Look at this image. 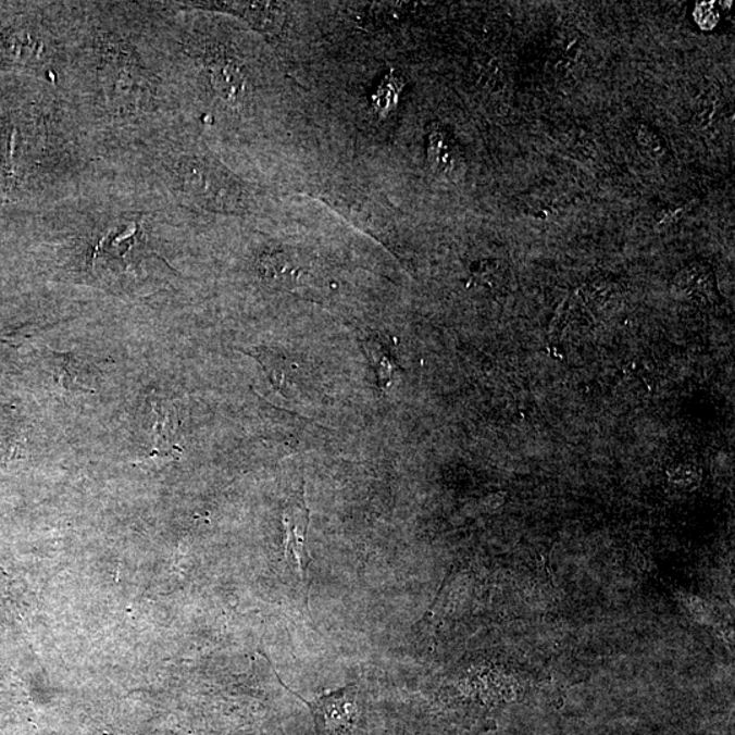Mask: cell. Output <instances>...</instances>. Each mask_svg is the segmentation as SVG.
Returning a JSON list of instances; mask_svg holds the SVG:
<instances>
[{"label": "cell", "mask_w": 735, "mask_h": 735, "mask_svg": "<svg viewBox=\"0 0 735 735\" xmlns=\"http://www.w3.org/2000/svg\"><path fill=\"white\" fill-rule=\"evenodd\" d=\"M180 428L178 412L171 402H153L150 418V435L159 452H170L176 446Z\"/></svg>", "instance_id": "obj_4"}, {"label": "cell", "mask_w": 735, "mask_h": 735, "mask_svg": "<svg viewBox=\"0 0 735 735\" xmlns=\"http://www.w3.org/2000/svg\"><path fill=\"white\" fill-rule=\"evenodd\" d=\"M357 688L354 685L323 695L315 702H308L315 718L317 735H344L353 727L357 713Z\"/></svg>", "instance_id": "obj_2"}, {"label": "cell", "mask_w": 735, "mask_h": 735, "mask_svg": "<svg viewBox=\"0 0 735 735\" xmlns=\"http://www.w3.org/2000/svg\"><path fill=\"white\" fill-rule=\"evenodd\" d=\"M429 157L437 172H451L458 162L456 144L446 133L436 132L431 135Z\"/></svg>", "instance_id": "obj_7"}, {"label": "cell", "mask_w": 735, "mask_h": 735, "mask_svg": "<svg viewBox=\"0 0 735 735\" xmlns=\"http://www.w3.org/2000/svg\"><path fill=\"white\" fill-rule=\"evenodd\" d=\"M182 178L184 190L204 208L239 212L245 207L240 184L224 167L208 161H186L182 166Z\"/></svg>", "instance_id": "obj_1"}, {"label": "cell", "mask_w": 735, "mask_h": 735, "mask_svg": "<svg viewBox=\"0 0 735 735\" xmlns=\"http://www.w3.org/2000/svg\"><path fill=\"white\" fill-rule=\"evenodd\" d=\"M212 84L224 100L237 102L246 91V78L241 70L231 61H217L210 66Z\"/></svg>", "instance_id": "obj_5"}, {"label": "cell", "mask_w": 735, "mask_h": 735, "mask_svg": "<svg viewBox=\"0 0 735 735\" xmlns=\"http://www.w3.org/2000/svg\"><path fill=\"white\" fill-rule=\"evenodd\" d=\"M718 12L713 3H699L695 10V20L701 29L711 30L718 24Z\"/></svg>", "instance_id": "obj_11"}, {"label": "cell", "mask_w": 735, "mask_h": 735, "mask_svg": "<svg viewBox=\"0 0 735 735\" xmlns=\"http://www.w3.org/2000/svg\"><path fill=\"white\" fill-rule=\"evenodd\" d=\"M636 142L652 160L663 161L668 157V144L663 135L650 124H640L636 128Z\"/></svg>", "instance_id": "obj_10"}, {"label": "cell", "mask_w": 735, "mask_h": 735, "mask_svg": "<svg viewBox=\"0 0 735 735\" xmlns=\"http://www.w3.org/2000/svg\"><path fill=\"white\" fill-rule=\"evenodd\" d=\"M677 288L692 300L710 301L715 295V278L710 269L696 263L678 274Z\"/></svg>", "instance_id": "obj_6"}, {"label": "cell", "mask_w": 735, "mask_h": 735, "mask_svg": "<svg viewBox=\"0 0 735 735\" xmlns=\"http://www.w3.org/2000/svg\"><path fill=\"white\" fill-rule=\"evenodd\" d=\"M285 526V556L290 566L299 570L302 577L306 576L308 565L311 563L308 556L306 538L310 511L306 506L304 490L296 494L285 507L283 515Z\"/></svg>", "instance_id": "obj_3"}, {"label": "cell", "mask_w": 735, "mask_h": 735, "mask_svg": "<svg viewBox=\"0 0 735 735\" xmlns=\"http://www.w3.org/2000/svg\"><path fill=\"white\" fill-rule=\"evenodd\" d=\"M78 362L70 354H57V375L59 386L68 391L94 393L89 385L80 381V370Z\"/></svg>", "instance_id": "obj_9"}, {"label": "cell", "mask_w": 735, "mask_h": 735, "mask_svg": "<svg viewBox=\"0 0 735 735\" xmlns=\"http://www.w3.org/2000/svg\"><path fill=\"white\" fill-rule=\"evenodd\" d=\"M364 348L371 357L372 364H374L382 390H387L391 385L394 370H396L391 354L375 337L366 339Z\"/></svg>", "instance_id": "obj_8"}]
</instances>
